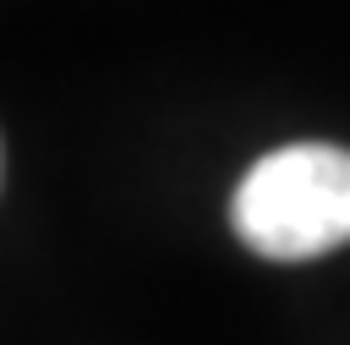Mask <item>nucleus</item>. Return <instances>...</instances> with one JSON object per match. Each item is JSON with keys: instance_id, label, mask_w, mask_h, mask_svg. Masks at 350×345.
<instances>
[{"instance_id": "1", "label": "nucleus", "mask_w": 350, "mask_h": 345, "mask_svg": "<svg viewBox=\"0 0 350 345\" xmlns=\"http://www.w3.org/2000/svg\"><path fill=\"white\" fill-rule=\"evenodd\" d=\"M235 235L273 263H306L350 241V148L334 142H290L262 153L235 197Z\"/></svg>"}]
</instances>
